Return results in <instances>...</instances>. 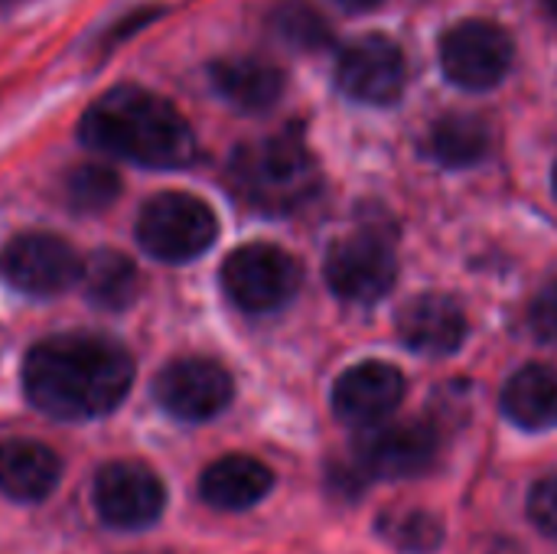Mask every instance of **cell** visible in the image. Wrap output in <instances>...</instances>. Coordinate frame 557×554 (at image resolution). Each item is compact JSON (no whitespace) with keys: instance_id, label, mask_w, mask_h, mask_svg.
Wrapping results in <instances>:
<instances>
[{"instance_id":"obj_1","label":"cell","mask_w":557,"mask_h":554,"mask_svg":"<svg viewBox=\"0 0 557 554\" xmlns=\"http://www.w3.org/2000/svg\"><path fill=\"white\" fill-rule=\"evenodd\" d=\"M134 385L131 353L95 333H62L36 343L23 359V392L33 408L59 421L111 415Z\"/></svg>"},{"instance_id":"obj_2","label":"cell","mask_w":557,"mask_h":554,"mask_svg":"<svg viewBox=\"0 0 557 554\" xmlns=\"http://www.w3.org/2000/svg\"><path fill=\"white\" fill-rule=\"evenodd\" d=\"M88 150L150 170H180L196 157V134L173 101L140 85L104 91L78 121Z\"/></svg>"},{"instance_id":"obj_3","label":"cell","mask_w":557,"mask_h":554,"mask_svg":"<svg viewBox=\"0 0 557 554\" xmlns=\"http://www.w3.org/2000/svg\"><path fill=\"white\" fill-rule=\"evenodd\" d=\"M228 170L242 199L271 216H287L320 193V167L294 131L238 147Z\"/></svg>"},{"instance_id":"obj_4","label":"cell","mask_w":557,"mask_h":554,"mask_svg":"<svg viewBox=\"0 0 557 554\" xmlns=\"http://www.w3.org/2000/svg\"><path fill=\"white\" fill-rule=\"evenodd\" d=\"M219 238V219L209 202L193 193L166 189L140 206L137 242L163 264H186L206 255Z\"/></svg>"},{"instance_id":"obj_5","label":"cell","mask_w":557,"mask_h":554,"mask_svg":"<svg viewBox=\"0 0 557 554\" xmlns=\"http://www.w3.org/2000/svg\"><path fill=\"white\" fill-rule=\"evenodd\" d=\"M300 281V261L268 242L242 245L222 264V291L245 313H274L287 307L297 297Z\"/></svg>"},{"instance_id":"obj_6","label":"cell","mask_w":557,"mask_h":554,"mask_svg":"<svg viewBox=\"0 0 557 554\" xmlns=\"http://www.w3.org/2000/svg\"><path fill=\"white\" fill-rule=\"evenodd\" d=\"M512 59L516 42L509 29L493 20H463L450 26L441 39L444 75L467 91L496 88L509 75Z\"/></svg>"},{"instance_id":"obj_7","label":"cell","mask_w":557,"mask_h":554,"mask_svg":"<svg viewBox=\"0 0 557 554\" xmlns=\"http://www.w3.org/2000/svg\"><path fill=\"white\" fill-rule=\"evenodd\" d=\"M78 251L49 232H23L13 235L0 248V278L29 297H59L82 278Z\"/></svg>"},{"instance_id":"obj_8","label":"cell","mask_w":557,"mask_h":554,"mask_svg":"<svg viewBox=\"0 0 557 554\" xmlns=\"http://www.w3.org/2000/svg\"><path fill=\"white\" fill-rule=\"evenodd\" d=\"M323 274L336 297L352 304H375L395 287L398 258L388 238L379 232H352L330 245Z\"/></svg>"},{"instance_id":"obj_9","label":"cell","mask_w":557,"mask_h":554,"mask_svg":"<svg viewBox=\"0 0 557 554\" xmlns=\"http://www.w3.org/2000/svg\"><path fill=\"white\" fill-rule=\"evenodd\" d=\"M157 405L176 421H209L222 415L235 398V382L225 366L206 356H186L163 366L153 382Z\"/></svg>"},{"instance_id":"obj_10","label":"cell","mask_w":557,"mask_h":554,"mask_svg":"<svg viewBox=\"0 0 557 554\" xmlns=\"http://www.w3.org/2000/svg\"><path fill=\"white\" fill-rule=\"evenodd\" d=\"M441 451L437 431L424 421H395V424H369L356 441V464L369 477L382 480H408L421 477L434 467Z\"/></svg>"},{"instance_id":"obj_11","label":"cell","mask_w":557,"mask_h":554,"mask_svg":"<svg viewBox=\"0 0 557 554\" xmlns=\"http://www.w3.org/2000/svg\"><path fill=\"white\" fill-rule=\"evenodd\" d=\"M339 88L362 104H392L401 98L408 82V62L395 39L375 33L349 42L336 59Z\"/></svg>"},{"instance_id":"obj_12","label":"cell","mask_w":557,"mask_h":554,"mask_svg":"<svg viewBox=\"0 0 557 554\" xmlns=\"http://www.w3.org/2000/svg\"><path fill=\"white\" fill-rule=\"evenodd\" d=\"M98 516L111 529H147L160 519L166 506V490L160 477L134 460H117L101 467L91 490Z\"/></svg>"},{"instance_id":"obj_13","label":"cell","mask_w":557,"mask_h":554,"mask_svg":"<svg viewBox=\"0 0 557 554\" xmlns=\"http://www.w3.org/2000/svg\"><path fill=\"white\" fill-rule=\"evenodd\" d=\"M408 382L392 362H356L333 385V411L346 424H379L405 402Z\"/></svg>"},{"instance_id":"obj_14","label":"cell","mask_w":557,"mask_h":554,"mask_svg":"<svg viewBox=\"0 0 557 554\" xmlns=\"http://www.w3.org/2000/svg\"><path fill=\"white\" fill-rule=\"evenodd\" d=\"M467 330L463 307L447 294H418L398 310V336L418 356H454L463 346Z\"/></svg>"},{"instance_id":"obj_15","label":"cell","mask_w":557,"mask_h":554,"mask_svg":"<svg viewBox=\"0 0 557 554\" xmlns=\"http://www.w3.org/2000/svg\"><path fill=\"white\" fill-rule=\"evenodd\" d=\"M209 82L225 104L245 114L268 111L284 95V72L258 56H225L212 62Z\"/></svg>"},{"instance_id":"obj_16","label":"cell","mask_w":557,"mask_h":554,"mask_svg":"<svg viewBox=\"0 0 557 554\" xmlns=\"http://www.w3.org/2000/svg\"><path fill=\"white\" fill-rule=\"evenodd\" d=\"M271 487H274V473L261 460L245 454H228L202 473L199 496L219 513H245L258 506L271 493Z\"/></svg>"},{"instance_id":"obj_17","label":"cell","mask_w":557,"mask_h":554,"mask_svg":"<svg viewBox=\"0 0 557 554\" xmlns=\"http://www.w3.org/2000/svg\"><path fill=\"white\" fill-rule=\"evenodd\" d=\"M62 477V460L39 441H0V493L16 503L46 500Z\"/></svg>"},{"instance_id":"obj_18","label":"cell","mask_w":557,"mask_h":554,"mask_svg":"<svg viewBox=\"0 0 557 554\" xmlns=\"http://www.w3.org/2000/svg\"><path fill=\"white\" fill-rule=\"evenodd\" d=\"M503 415L522 431L557 428V369L522 366L503 389Z\"/></svg>"},{"instance_id":"obj_19","label":"cell","mask_w":557,"mask_h":554,"mask_svg":"<svg viewBox=\"0 0 557 554\" xmlns=\"http://www.w3.org/2000/svg\"><path fill=\"white\" fill-rule=\"evenodd\" d=\"M78 284L85 287V297L101 307V310H124L134 304L140 291V274L134 261L121 251H95L82 261V278Z\"/></svg>"},{"instance_id":"obj_20","label":"cell","mask_w":557,"mask_h":554,"mask_svg":"<svg viewBox=\"0 0 557 554\" xmlns=\"http://www.w3.org/2000/svg\"><path fill=\"white\" fill-rule=\"evenodd\" d=\"M428 150L444 167H473L490 153V127L473 114H447L431 127Z\"/></svg>"},{"instance_id":"obj_21","label":"cell","mask_w":557,"mask_h":554,"mask_svg":"<svg viewBox=\"0 0 557 554\" xmlns=\"http://www.w3.org/2000/svg\"><path fill=\"white\" fill-rule=\"evenodd\" d=\"M375 529L392 549L405 554H431L444 545V526L428 509H388Z\"/></svg>"},{"instance_id":"obj_22","label":"cell","mask_w":557,"mask_h":554,"mask_svg":"<svg viewBox=\"0 0 557 554\" xmlns=\"http://www.w3.org/2000/svg\"><path fill=\"white\" fill-rule=\"evenodd\" d=\"M62 189H65V199H69L72 209L101 212L121 196V180L104 163H82V167L69 170Z\"/></svg>"},{"instance_id":"obj_23","label":"cell","mask_w":557,"mask_h":554,"mask_svg":"<svg viewBox=\"0 0 557 554\" xmlns=\"http://www.w3.org/2000/svg\"><path fill=\"white\" fill-rule=\"evenodd\" d=\"M274 29L284 42L297 46V49H320L330 42V26L326 20L307 7L304 0H290L274 13Z\"/></svg>"},{"instance_id":"obj_24","label":"cell","mask_w":557,"mask_h":554,"mask_svg":"<svg viewBox=\"0 0 557 554\" xmlns=\"http://www.w3.org/2000/svg\"><path fill=\"white\" fill-rule=\"evenodd\" d=\"M529 330L542 340L557 346V281L545 284L535 300L529 304Z\"/></svg>"},{"instance_id":"obj_25","label":"cell","mask_w":557,"mask_h":554,"mask_svg":"<svg viewBox=\"0 0 557 554\" xmlns=\"http://www.w3.org/2000/svg\"><path fill=\"white\" fill-rule=\"evenodd\" d=\"M529 516L548 539H557V477H545L532 487Z\"/></svg>"},{"instance_id":"obj_26","label":"cell","mask_w":557,"mask_h":554,"mask_svg":"<svg viewBox=\"0 0 557 554\" xmlns=\"http://www.w3.org/2000/svg\"><path fill=\"white\" fill-rule=\"evenodd\" d=\"M336 3H339V7H346V10H359V13H362V10L379 7L382 0H336Z\"/></svg>"},{"instance_id":"obj_27","label":"cell","mask_w":557,"mask_h":554,"mask_svg":"<svg viewBox=\"0 0 557 554\" xmlns=\"http://www.w3.org/2000/svg\"><path fill=\"white\" fill-rule=\"evenodd\" d=\"M545 10H548V13L557 20V0H545Z\"/></svg>"},{"instance_id":"obj_28","label":"cell","mask_w":557,"mask_h":554,"mask_svg":"<svg viewBox=\"0 0 557 554\" xmlns=\"http://www.w3.org/2000/svg\"><path fill=\"white\" fill-rule=\"evenodd\" d=\"M552 189H555V196H557V163H555V173H552Z\"/></svg>"}]
</instances>
